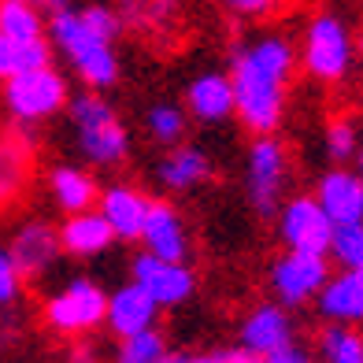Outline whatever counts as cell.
Here are the masks:
<instances>
[{"instance_id":"obj_1","label":"cell","mask_w":363,"mask_h":363,"mask_svg":"<svg viewBox=\"0 0 363 363\" xmlns=\"http://www.w3.org/2000/svg\"><path fill=\"white\" fill-rule=\"evenodd\" d=\"M296 71H301V56L293 38L282 30H263L230 45L226 74L234 86V119L249 134H278Z\"/></svg>"},{"instance_id":"obj_2","label":"cell","mask_w":363,"mask_h":363,"mask_svg":"<svg viewBox=\"0 0 363 363\" xmlns=\"http://www.w3.org/2000/svg\"><path fill=\"white\" fill-rule=\"evenodd\" d=\"M45 19H48L45 34L52 41V52H60L67 60V67L82 78V86L104 93L119 82V52H115V41L96 34V30L82 19V11L74 4L45 15Z\"/></svg>"},{"instance_id":"obj_3","label":"cell","mask_w":363,"mask_h":363,"mask_svg":"<svg viewBox=\"0 0 363 363\" xmlns=\"http://www.w3.org/2000/svg\"><path fill=\"white\" fill-rule=\"evenodd\" d=\"M71 134L82 160L96 171H119L130 160V130L123 126L119 111L101 89L71 93L67 101Z\"/></svg>"},{"instance_id":"obj_4","label":"cell","mask_w":363,"mask_h":363,"mask_svg":"<svg viewBox=\"0 0 363 363\" xmlns=\"http://www.w3.org/2000/svg\"><path fill=\"white\" fill-rule=\"evenodd\" d=\"M296 56H301V71L311 82H319V86H341L356 67V30L334 8L315 11L304 26Z\"/></svg>"},{"instance_id":"obj_5","label":"cell","mask_w":363,"mask_h":363,"mask_svg":"<svg viewBox=\"0 0 363 363\" xmlns=\"http://www.w3.org/2000/svg\"><path fill=\"white\" fill-rule=\"evenodd\" d=\"M0 86H4L0 89V101H4L11 126H26V130L56 119L60 111H67V101H71L67 78H63L52 63L23 71L8 82H0Z\"/></svg>"},{"instance_id":"obj_6","label":"cell","mask_w":363,"mask_h":363,"mask_svg":"<svg viewBox=\"0 0 363 363\" xmlns=\"http://www.w3.org/2000/svg\"><path fill=\"white\" fill-rule=\"evenodd\" d=\"M289 186V152L278 134H252L245 148V201L256 219H274Z\"/></svg>"},{"instance_id":"obj_7","label":"cell","mask_w":363,"mask_h":363,"mask_svg":"<svg viewBox=\"0 0 363 363\" xmlns=\"http://www.w3.org/2000/svg\"><path fill=\"white\" fill-rule=\"evenodd\" d=\"M104 315H108V293L93 278H71L56 293H48L41 304V323L56 337H67V341L89 337L93 330H101Z\"/></svg>"},{"instance_id":"obj_8","label":"cell","mask_w":363,"mask_h":363,"mask_svg":"<svg viewBox=\"0 0 363 363\" xmlns=\"http://www.w3.org/2000/svg\"><path fill=\"white\" fill-rule=\"evenodd\" d=\"M326 278H330V259L315 256V252H293V249H286L282 256H274L271 267H267L271 296L278 304H286L289 311L304 308V304H315V296L326 286Z\"/></svg>"},{"instance_id":"obj_9","label":"cell","mask_w":363,"mask_h":363,"mask_svg":"<svg viewBox=\"0 0 363 363\" xmlns=\"http://www.w3.org/2000/svg\"><path fill=\"white\" fill-rule=\"evenodd\" d=\"M278 238L286 249L293 252H315L326 256L330 252V238H334V223L323 211V204L315 201V193H293L278 208Z\"/></svg>"},{"instance_id":"obj_10","label":"cell","mask_w":363,"mask_h":363,"mask_svg":"<svg viewBox=\"0 0 363 363\" xmlns=\"http://www.w3.org/2000/svg\"><path fill=\"white\" fill-rule=\"evenodd\" d=\"M130 278H134L160 308H178L196 293V274H193L189 263L160 259L152 252H138L130 259Z\"/></svg>"},{"instance_id":"obj_11","label":"cell","mask_w":363,"mask_h":363,"mask_svg":"<svg viewBox=\"0 0 363 363\" xmlns=\"http://www.w3.org/2000/svg\"><path fill=\"white\" fill-rule=\"evenodd\" d=\"M8 252H11L15 267H19V274L26 282H38V278H45L63 256L60 230L48 219H26L11 230Z\"/></svg>"},{"instance_id":"obj_12","label":"cell","mask_w":363,"mask_h":363,"mask_svg":"<svg viewBox=\"0 0 363 363\" xmlns=\"http://www.w3.org/2000/svg\"><path fill=\"white\" fill-rule=\"evenodd\" d=\"M30 178H34V138H30V130H0V216L23 201Z\"/></svg>"},{"instance_id":"obj_13","label":"cell","mask_w":363,"mask_h":363,"mask_svg":"<svg viewBox=\"0 0 363 363\" xmlns=\"http://www.w3.org/2000/svg\"><path fill=\"white\" fill-rule=\"evenodd\" d=\"M145 252H152L160 259H174V263H189L193 252V241H189V226L182 219V211L171 201H152L148 204V216L141 226V238Z\"/></svg>"},{"instance_id":"obj_14","label":"cell","mask_w":363,"mask_h":363,"mask_svg":"<svg viewBox=\"0 0 363 363\" xmlns=\"http://www.w3.org/2000/svg\"><path fill=\"white\" fill-rule=\"evenodd\" d=\"M289 341H296V323H293V311L278 301L256 304L238 326V345L256 356H267Z\"/></svg>"},{"instance_id":"obj_15","label":"cell","mask_w":363,"mask_h":363,"mask_svg":"<svg viewBox=\"0 0 363 363\" xmlns=\"http://www.w3.org/2000/svg\"><path fill=\"white\" fill-rule=\"evenodd\" d=\"M148 204H152V196L138 186H130V182H111L96 196V211L108 219L115 241H138L141 238Z\"/></svg>"},{"instance_id":"obj_16","label":"cell","mask_w":363,"mask_h":363,"mask_svg":"<svg viewBox=\"0 0 363 363\" xmlns=\"http://www.w3.org/2000/svg\"><path fill=\"white\" fill-rule=\"evenodd\" d=\"M315 201L323 204L334 226L363 223V178L352 167H345V163H334L315 182Z\"/></svg>"},{"instance_id":"obj_17","label":"cell","mask_w":363,"mask_h":363,"mask_svg":"<svg viewBox=\"0 0 363 363\" xmlns=\"http://www.w3.org/2000/svg\"><path fill=\"white\" fill-rule=\"evenodd\" d=\"M186 115L201 126H223L234 119V86L226 71H204L186 86Z\"/></svg>"},{"instance_id":"obj_18","label":"cell","mask_w":363,"mask_h":363,"mask_svg":"<svg viewBox=\"0 0 363 363\" xmlns=\"http://www.w3.org/2000/svg\"><path fill=\"white\" fill-rule=\"evenodd\" d=\"M315 311L323 323H349L363 326V267H341L330 271L326 286L315 296Z\"/></svg>"},{"instance_id":"obj_19","label":"cell","mask_w":363,"mask_h":363,"mask_svg":"<svg viewBox=\"0 0 363 363\" xmlns=\"http://www.w3.org/2000/svg\"><path fill=\"white\" fill-rule=\"evenodd\" d=\"M211 174H216L211 156L201 145H189V141L167 148V156L156 163V182L167 193H193V189L208 186Z\"/></svg>"},{"instance_id":"obj_20","label":"cell","mask_w":363,"mask_h":363,"mask_svg":"<svg viewBox=\"0 0 363 363\" xmlns=\"http://www.w3.org/2000/svg\"><path fill=\"white\" fill-rule=\"evenodd\" d=\"M160 311H163V308L134 282V278H130V282H123L115 293H108L104 326L111 330L115 337H126V334H138V330L160 326Z\"/></svg>"},{"instance_id":"obj_21","label":"cell","mask_w":363,"mask_h":363,"mask_svg":"<svg viewBox=\"0 0 363 363\" xmlns=\"http://www.w3.org/2000/svg\"><path fill=\"white\" fill-rule=\"evenodd\" d=\"M56 230H60V245H63V252L74 256V259L104 256V252L111 249V245H115L111 226H108V219H104L96 208L71 211V216H63V223H60Z\"/></svg>"},{"instance_id":"obj_22","label":"cell","mask_w":363,"mask_h":363,"mask_svg":"<svg viewBox=\"0 0 363 363\" xmlns=\"http://www.w3.org/2000/svg\"><path fill=\"white\" fill-rule=\"evenodd\" d=\"M48 196H52V204L63 211V216H71V211H86V208H96V196H101V186H96L93 171L78 167V163H56L52 171H48Z\"/></svg>"},{"instance_id":"obj_23","label":"cell","mask_w":363,"mask_h":363,"mask_svg":"<svg viewBox=\"0 0 363 363\" xmlns=\"http://www.w3.org/2000/svg\"><path fill=\"white\" fill-rule=\"evenodd\" d=\"M115 8L123 15V26H130L134 34L160 38L178 26L186 0H115Z\"/></svg>"},{"instance_id":"obj_24","label":"cell","mask_w":363,"mask_h":363,"mask_svg":"<svg viewBox=\"0 0 363 363\" xmlns=\"http://www.w3.org/2000/svg\"><path fill=\"white\" fill-rule=\"evenodd\" d=\"M315 363H363V330L349 323H326L315 334Z\"/></svg>"},{"instance_id":"obj_25","label":"cell","mask_w":363,"mask_h":363,"mask_svg":"<svg viewBox=\"0 0 363 363\" xmlns=\"http://www.w3.org/2000/svg\"><path fill=\"white\" fill-rule=\"evenodd\" d=\"M52 63V41L38 38V41H19V38H8L0 34V82H8L23 71H34Z\"/></svg>"},{"instance_id":"obj_26","label":"cell","mask_w":363,"mask_h":363,"mask_svg":"<svg viewBox=\"0 0 363 363\" xmlns=\"http://www.w3.org/2000/svg\"><path fill=\"white\" fill-rule=\"evenodd\" d=\"M45 26L48 19L34 0H0V34L19 38V41H38V38H48Z\"/></svg>"},{"instance_id":"obj_27","label":"cell","mask_w":363,"mask_h":363,"mask_svg":"<svg viewBox=\"0 0 363 363\" xmlns=\"http://www.w3.org/2000/svg\"><path fill=\"white\" fill-rule=\"evenodd\" d=\"M186 126H189V115L174 101H156L145 111V134L163 148H174L186 141Z\"/></svg>"},{"instance_id":"obj_28","label":"cell","mask_w":363,"mask_h":363,"mask_svg":"<svg viewBox=\"0 0 363 363\" xmlns=\"http://www.w3.org/2000/svg\"><path fill=\"white\" fill-rule=\"evenodd\" d=\"M115 341H119L115 345V363H156L171 352L160 326H148V330H138V334H126Z\"/></svg>"},{"instance_id":"obj_29","label":"cell","mask_w":363,"mask_h":363,"mask_svg":"<svg viewBox=\"0 0 363 363\" xmlns=\"http://www.w3.org/2000/svg\"><path fill=\"white\" fill-rule=\"evenodd\" d=\"M323 148H326V156L334 163H349L359 152V126L349 119V115L330 119L326 130H323Z\"/></svg>"},{"instance_id":"obj_30","label":"cell","mask_w":363,"mask_h":363,"mask_svg":"<svg viewBox=\"0 0 363 363\" xmlns=\"http://www.w3.org/2000/svg\"><path fill=\"white\" fill-rule=\"evenodd\" d=\"M341 267H363V223H341L334 226L330 238V252Z\"/></svg>"},{"instance_id":"obj_31","label":"cell","mask_w":363,"mask_h":363,"mask_svg":"<svg viewBox=\"0 0 363 363\" xmlns=\"http://www.w3.org/2000/svg\"><path fill=\"white\" fill-rule=\"evenodd\" d=\"M219 4L234 15V19H245V23H267L274 19L278 11H286L289 0H219Z\"/></svg>"},{"instance_id":"obj_32","label":"cell","mask_w":363,"mask_h":363,"mask_svg":"<svg viewBox=\"0 0 363 363\" xmlns=\"http://www.w3.org/2000/svg\"><path fill=\"white\" fill-rule=\"evenodd\" d=\"M23 289H26V278L15 267L8 245H0V308H15L23 301Z\"/></svg>"},{"instance_id":"obj_33","label":"cell","mask_w":363,"mask_h":363,"mask_svg":"<svg viewBox=\"0 0 363 363\" xmlns=\"http://www.w3.org/2000/svg\"><path fill=\"white\" fill-rule=\"evenodd\" d=\"M259 363H315V352H311L308 345H296V341H289V345H282V349L267 352Z\"/></svg>"},{"instance_id":"obj_34","label":"cell","mask_w":363,"mask_h":363,"mask_svg":"<svg viewBox=\"0 0 363 363\" xmlns=\"http://www.w3.org/2000/svg\"><path fill=\"white\" fill-rule=\"evenodd\" d=\"M67 363H101V352H96V345L74 337V345L67 349Z\"/></svg>"},{"instance_id":"obj_35","label":"cell","mask_w":363,"mask_h":363,"mask_svg":"<svg viewBox=\"0 0 363 363\" xmlns=\"http://www.w3.org/2000/svg\"><path fill=\"white\" fill-rule=\"evenodd\" d=\"M226 356H230V363H259L263 356H256V352H249V349H226Z\"/></svg>"},{"instance_id":"obj_36","label":"cell","mask_w":363,"mask_h":363,"mask_svg":"<svg viewBox=\"0 0 363 363\" xmlns=\"http://www.w3.org/2000/svg\"><path fill=\"white\" fill-rule=\"evenodd\" d=\"M186 363H230L226 352H196V356H186Z\"/></svg>"},{"instance_id":"obj_37","label":"cell","mask_w":363,"mask_h":363,"mask_svg":"<svg viewBox=\"0 0 363 363\" xmlns=\"http://www.w3.org/2000/svg\"><path fill=\"white\" fill-rule=\"evenodd\" d=\"M352 163H356V167H352V171H356V174H359V178H363V145H359V152H356V156H352Z\"/></svg>"},{"instance_id":"obj_38","label":"cell","mask_w":363,"mask_h":363,"mask_svg":"<svg viewBox=\"0 0 363 363\" xmlns=\"http://www.w3.org/2000/svg\"><path fill=\"white\" fill-rule=\"evenodd\" d=\"M156 363H186V356H178V352H167L163 359H156Z\"/></svg>"},{"instance_id":"obj_39","label":"cell","mask_w":363,"mask_h":363,"mask_svg":"<svg viewBox=\"0 0 363 363\" xmlns=\"http://www.w3.org/2000/svg\"><path fill=\"white\" fill-rule=\"evenodd\" d=\"M356 56H363V30H356Z\"/></svg>"},{"instance_id":"obj_40","label":"cell","mask_w":363,"mask_h":363,"mask_svg":"<svg viewBox=\"0 0 363 363\" xmlns=\"http://www.w3.org/2000/svg\"><path fill=\"white\" fill-rule=\"evenodd\" d=\"M34 4H38V0H34Z\"/></svg>"}]
</instances>
